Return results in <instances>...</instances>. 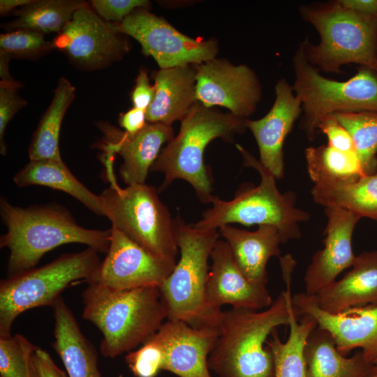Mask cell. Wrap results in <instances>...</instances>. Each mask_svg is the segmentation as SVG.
I'll return each instance as SVG.
<instances>
[{"label": "cell", "instance_id": "43", "mask_svg": "<svg viewBox=\"0 0 377 377\" xmlns=\"http://www.w3.org/2000/svg\"><path fill=\"white\" fill-rule=\"evenodd\" d=\"M12 57L8 54L0 51V77L1 82L20 87L21 84L15 81L9 73V61Z\"/></svg>", "mask_w": 377, "mask_h": 377}, {"label": "cell", "instance_id": "33", "mask_svg": "<svg viewBox=\"0 0 377 377\" xmlns=\"http://www.w3.org/2000/svg\"><path fill=\"white\" fill-rule=\"evenodd\" d=\"M36 348L21 334L0 337V377H36L33 357Z\"/></svg>", "mask_w": 377, "mask_h": 377}, {"label": "cell", "instance_id": "14", "mask_svg": "<svg viewBox=\"0 0 377 377\" xmlns=\"http://www.w3.org/2000/svg\"><path fill=\"white\" fill-rule=\"evenodd\" d=\"M195 66L199 103L207 108L224 107L243 119L254 113L262 98V86L250 67L216 58Z\"/></svg>", "mask_w": 377, "mask_h": 377}, {"label": "cell", "instance_id": "2", "mask_svg": "<svg viewBox=\"0 0 377 377\" xmlns=\"http://www.w3.org/2000/svg\"><path fill=\"white\" fill-rule=\"evenodd\" d=\"M283 277L286 289L267 309L221 312L219 335L208 357L209 369L219 377H274L273 356L265 344L275 328L289 323L291 272Z\"/></svg>", "mask_w": 377, "mask_h": 377}, {"label": "cell", "instance_id": "9", "mask_svg": "<svg viewBox=\"0 0 377 377\" xmlns=\"http://www.w3.org/2000/svg\"><path fill=\"white\" fill-rule=\"evenodd\" d=\"M91 248L66 253L40 267L8 276L0 283V337L10 335L16 318L27 310L51 306L71 283L95 280L101 265Z\"/></svg>", "mask_w": 377, "mask_h": 377}, {"label": "cell", "instance_id": "39", "mask_svg": "<svg viewBox=\"0 0 377 377\" xmlns=\"http://www.w3.org/2000/svg\"><path fill=\"white\" fill-rule=\"evenodd\" d=\"M155 92V87L151 85L147 71L141 69L131 94L133 107L147 110L154 101Z\"/></svg>", "mask_w": 377, "mask_h": 377}, {"label": "cell", "instance_id": "23", "mask_svg": "<svg viewBox=\"0 0 377 377\" xmlns=\"http://www.w3.org/2000/svg\"><path fill=\"white\" fill-rule=\"evenodd\" d=\"M154 81L155 96L146 110L147 123L172 126L177 120L181 121L198 102L195 64L161 68Z\"/></svg>", "mask_w": 377, "mask_h": 377}, {"label": "cell", "instance_id": "1", "mask_svg": "<svg viewBox=\"0 0 377 377\" xmlns=\"http://www.w3.org/2000/svg\"><path fill=\"white\" fill-rule=\"evenodd\" d=\"M0 215L6 227L0 237V246L9 250L8 276L34 268L46 253L61 245L82 244L98 253L109 249L110 229L81 226L66 207L58 204L23 208L1 197Z\"/></svg>", "mask_w": 377, "mask_h": 377}, {"label": "cell", "instance_id": "8", "mask_svg": "<svg viewBox=\"0 0 377 377\" xmlns=\"http://www.w3.org/2000/svg\"><path fill=\"white\" fill-rule=\"evenodd\" d=\"M292 85L302 105L300 127L309 140L317 135L320 121L338 112H377V73L360 66L344 81L327 78L306 59L300 43L292 58Z\"/></svg>", "mask_w": 377, "mask_h": 377}, {"label": "cell", "instance_id": "7", "mask_svg": "<svg viewBox=\"0 0 377 377\" xmlns=\"http://www.w3.org/2000/svg\"><path fill=\"white\" fill-rule=\"evenodd\" d=\"M173 232L180 258L159 287L167 318L194 327L217 326L207 311L205 292L208 260L219 238V229L195 228L177 214L173 218Z\"/></svg>", "mask_w": 377, "mask_h": 377}, {"label": "cell", "instance_id": "13", "mask_svg": "<svg viewBox=\"0 0 377 377\" xmlns=\"http://www.w3.org/2000/svg\"><path fill=\"white\" fill-rule=\"evenodd\" d=\"M107 256L95 280L117 290L146 286L160 287L173 271V258L156 256L112 226Z\"/></svg>", "mask_w": 377, "mask_h": 377}, {"label": "cell", "instance_id": "11", "mask_svg": "<svg viewBox=\"0 0 377 377\" xmlns=\"http://www.w3.org/2000/svg\"><path fill=\"white\" fill-rule=\"evenodd\" d=\"M110 23L117 33L138 40L143 54L151 56L161 68L200 64L216 58L218 52L216 40L187 36L146 8L134 10L121 22Z\"/></svg>", "mask_w": 377, "mask_h": 377}, {"label": "cell", "instance_id": "35", "mask_svg": "<svg viewBox=\"0 0 377 377\" xmlns=\"http://www.w3.org/2000/svg\"><path fill=\"white\" fill-rule=\"evenodd\" d=\"M164 360L163 349L153 337L125 357L126 363L135 377H156L163 370Z\"/></svg>", "mask_w": 377, "mask_h": 377}, {"label": "cell", "instance_id": "4", "mask_svg": "<svg viewBox=\"0 0 377 377\" xmlns=\"http://www.w3.org/2000/svg\"><path fill=\"white\" fill-rule=\"evenodd\" d=\"M299 11L320 36L316 45L308 38L300 42L311 64L339 73L343 66L355 64L377 73V15L357 13L338 0L302 5Z\"/></svg>", "mask_w": 377, "mask_h": 377}, {"label": "cell", "instance_id": "18", "mask_svg": "<svg viewBox=\"0 0 377 377\" xmlns=\"http://www.w3.org/2000/svg\"><path fill=\"white\" fill-rule=\"evenodd\" d=\"M103 134V154L120 155L121 180L127 185L145 184L162 146L174 138L172 126L147 123L139 132L129 134L107 123H98Z\"/></svg>", "mask_w": 377, "mask_h": 377}, {"label": "cell", "instance_id": "15", "mask_svg": "<svg viewBox=\"0 0 377 377\" xmlns=\"http://www.w3.org/2000/svg\"><path fill=\"white\" fill-rule=\"evenodd\" d=\"M293 304L298 317H313L318 327L331 334L342 355L347 356L358 348L367 360L377 364V305L355 306L331 313L319 306L314 295L305 293L293 295Z\"/></svg>", "mask_w": 377, "mask_h": 377}, {"label": "cell", "instance_id": "16", "mask_svg": "<svg viewBox=\"0 0 377 377\" xmlns=\"http://www.w3.org/2000/svg\"><path fill=\"white\" fill-rule=\"evenodd\" d=\"M210 258L205 300L207 311L218 323L221 307L230 304L234 309L260 310L269 307L273 301L266 286L251 283L237 265L228 244L218 239Z\"/></svg>", "mask_w": 377, "mask_h": 377}, {"label": "cell", "instance_id": "42", "mask_svg": "<svg viewBox=\"0 0 377 377\" xmlns=\"http://www.w3.org/2000/svg\"><path fill=\"white\" fill-rule=\"evenodd\" d=\"M345 8L366 15H377V0H338Z\"/></svg>", "mask_w": 377, "mask_h": 377}, {"label": "cell", "instance_id": "45", "mask_svg": "<svg viewBox=\"0 0 377 377\" xmlns=\"http://www.w3.org/2000/svg\"><path fill=\"white\" fill-rule=\"evenodd\" d=\"M369 377H377V364H374V367Z\"/></svg>", "mask_w": 377, "mask_h": 377}, {"label": "cell", "instance_id": "3", "mask_svg": "<svg viewBox=\"0 0 377 377\" xmlns=\"http://www.w3.org/2000/svg\"><path fill=\"white\" fill-rule=\"evenodd\" d=\"M82 318L101 332V353L114 358L149 340L167 318L159 287L117 290L88 283Z\"/></svg>", "mask_w": 377, "mask_h": 377}, {"label": "cell", "instance_id": "19", "mask_svg": "<svg viewBox=\"0 0 377 377\" xmlns=\"http://www.w3.org/2000/svg\"><path fill=\"white\" fill-rule=\"evenodd\" d=\"M219 335L217 326L194 327L168 320L152 337L163 349V370L179 377H212L208 357Z\"/></svg>", "mask_w": 377, "mask_h": 377}, {"label": "cell", "instance_id": "10", "mask_svg": "<svg viewBox=\"0 0 377 377\" xmlns=\"http://www.w3.org/2000/svg\"><path fill=\"white\" fill-rule=\"evenodd\" d=\"M100 196L112 226L150 253L175 258L179 248L173 219L154 186L145 183L121 188L115 182Z\"/></svg>", "mask_w": 377, "mask_h": 377}, {"label": "cell", "instance_id": "28", "mask_svg": "<svg viewBox=\"0 0 377 377\" xmlns=\"http://www.w3.org/2000/svg\"><path fill=\"white\" fill-rule=\"evenodd\" d=\"M311 194L324 207H339L377 221V172L346 183L314 184Z\"/></svg>", "mask_w": 377, "mask_h": 377}, {"label": "cell", "instance_id": "31", "mask_svg": "<svg viewBox=\"0 0 377 377\" xmlns=\"http://www.w3.org/2000/svg\"><path fill=\"white\" fill-rule=\"evenodd\" d=\"M87 3L78 0H33L15 12L8 29H28L43 34L61 33L75 13Z\"/></svg>", "mask_w": 377, "mask_h": 377}, {"label": "cell", "instance_id": "37", "mask_svg": "<svg viewBox=\"0 0 377 377\" xmlns=\"http://www.w3.org/2000/svg\"><path fill=\"white\" fill-rule=\"evenodd\" d=\"M96 13L107 22L119 23L138 8L148 9L147 0H92L90 1Z\"/></svg>", "mask_w": 377, "mask_h": 377}, {"label": "cell", "instance_id": "34", "mask_svg": "<svg viewBox=\"0 0 377 377\" xmlns=\"http://www.w3.org/2000/svg\"><path fill=\"white\" fill-rule=\"evenodd\" d=\"M43 34L17 29L0 36V51L11 57L33 58L47 53L54 47L53 42L46 40Z\"/></svg>", "mask_w": 377, "mask_h": 377}, {"label": "cell", "instance_id": "29", "mask_svg": "<svg viewBox=\"0 0 377 377\" xmlns=\"http://www.w3.org/2000/svg\"><path fill=\"white\" fill-rule=\"evenodd\" d=\"M75 97V87L66 78L60 77L52 101L33 134L28 149L30 161H63L59 145L60 129Z\"/></svg>", "mask_w": 377, "mask_h": 377}, {"label": "cell", "instance_id": "44", "mask_svg": "<svg viewBox=\"0 0 377 377\" xmlns=\"http://www.w3.org/2000/svg\"><path fill=\"white\" fill-rule=\"evenodd\" d=\"M33 0H1L0 1V15L3 16L16 8L23 7Z\"/></svg>", "mask_w": 377, "mask_h": 377}, {"label": "cell", "instance_id": "24", "mask_svg": "<svg viewBox=\"0 0 377 377\" xmlns=\"http://www.w3.org/2000/svg\"><path fill=\"white\" fill-rule=\"evenodd\" d=\"M54 318L52 348L69 377H102L94 346L85 337L62 297L52 306Z\"/></svg>", "mask_w": 377, "mask_h": 377}, {"label": "cell", "instance_id": "17", "mask_svg": "<svg viewBox=\"0 0 377 377\" xmlns=\"http://www.w3.org/2000/svg\"><path fill=\"white\" fill-rule=\"evenodd\" d=\"M327 224L323 249L313 256L304 276L305 293L316 295L330 285L344 269L352 267L356 256L353 250V235L361 219L349 211L325 207Z\"/></svg>", "mask_w": 377, "mask_h": 377}, {"label": "cell", "instance_id": "26", "mask_svg": "<svg viewBox=\"0 0 377 377\" xmlns=\"http://www.w3.org/2000/svg\"><path fill=\"white\" fill-rule=\"evenodd\" d=\"M13 181L20 187L38 185L63 191L96 215L105 216L100 195L80 182L63 161H30L15 174Z\"/></svg>", "mask_w": 377, "mask_h": 377}, {"label": "cell", "instance_id": "41", "mask_svg": "<svg viewBox=\"0 0 377 377\" xmlns=\"http://www.w3.org/2000/svg\"><path fill=\"white\" fill-rule=\"evenodd\" d=\"M119 123L124 131L135 134L147 124L146 110L133 107L120 117Z\"/></svg>", "mask_w": 377, "mask_h": 377}, {"label": "cell", "instance_id": "6", "mask_svg": "<svg viewBox=\"0 0 377 377\" xmlns=\"http://www.w3.org/2000/svg\"><path fill=\"white\" fill-rule=\"evenodd\" d=\"M236 146L244 165L259 173L260 184L240 188L230 200L214 195L210 201L212 207L205 210L202 219L192 225L206 229H219L232 223L246 226L269 225L277 228L283 243L300 238V224L307 221L310 214L295 206V193H281L271 172L242 146Z\"/></svg>", "mask_w": 377, "mask_h": 377}, {"label": "cell", "instance_id": "5", "mask_svg": "<svg viewBox=\"0 0 377 377\" xmlns=\"http://www.w3.org/2000/svg\"><path fill=\"white\" fill-rule=\"evenodd\" d=\"M246 119L207 108L198 102L181 121L179 131L162 149L151 171L161 172L164 189L175 179L194 188L199 200L210 202L214 196L212 178L204 161L207 146L214 139L232 141L247 129Z\"/></svg>", "mask_w": 377, "mask_h": 377}, {"label": "cell", "instance_id": "27", "mask_svg": "<svg viewBox=\"0 0 377 377\" xmlns=\"http://www.w3.org/2000/svg\"><path fill=\"white\" fill-rule=\"evenodd\" d=\"M289 335L285 342L279 337L277 328L266 341L274 364V377H307L304 348L311 332L317 327L315 319L309 315L297 317L293 298L290 302Z\"/></svg>", "mask_w": 377, "mask_h": 377}, {"label": "cell", "instance_id": "30", "mask_svg": "<svg viewBox=\"0 0 377 377\" xmlns=\"http://www.w3.org/2000/svg\"><path fill=\"white\" fill-rule=\"evenodd\" d=\"M304 156L314 184L346 183L367 175L355 151H342L327 144L307 147Z\"/></svg>", "mask_w": 377, "mask_h": 377}, {"label": "cell", "instance_id": "36", "mask_svg": "<svg viewBox=\"0 0 377 377\" xmlns=\"http://www.w3.org/2000/svg\"><path fill=\"white\" fill-rule=\"evenodd\" d=\"M19 87L0 82V152L7 153L4 141L6 128L10 121L27 102L17 92Z\"/></svg>", "mask_w": 377, "mask_h": 377}, {"label": "cell", "instance_id": "20", "mask_svg": "<svg viewBox=\"0 0 377 377\" xmlns=\"http://www.w3.org/2000/svg\"><path fill=\"white\" fill-rule=\"evenodd\" d=\"M302 113L300 99L287 80L279 79L275 85V100L269 111L256 120L246 123L257 142L260 163L275 178L284 175L283 145L295 121Z\"/></svg>", "mask_w": 377, "mask_h": 377}, {"label": "cell", "instance_id": "32", "mask_svg": "<svg viewBox=\"0 0 377 377\" xmlns=\"http://www.w3.org/2000/svg\"><path fill=\"white\" fill-rule=\"evenodd\" d=\"M352 138L356 154L367 175L377 171V112L334 114Z\"/></svg>", "mask_w": 377, "mask_h": 377}, {"label": "cell", "instance_id": "21", "mask_svg": "<svg viewBox=\"0 0 377 377\" xmlns=\"http://www.w3.org/2000/svg\"><path fill=\"white\" fill-rule=\"evenodd\" d=\"M313 295L319 306L331 313L377 305V249L356 256L348 272Z\"/></svg>", "mask_w": 377, "mask_h": 377}, {"label": "cell", "instance_id": "25", "mask_svg": "<svg viewBox=\"0 0 377 377\" xmlns=\"http://www.w3.org/2000/svg\"><path fill=\"white\" fill-rule=\"evenodd\" d=\"M304 357L307 377H369L374 367L360 350L349 357L342 355L331 334L318 326L307 338Z\"/></svg>", "mask_w": 377, "mask_h": 377}, {"label": "cell", "instance_id": "40", "mask_svg": "<svg viewBox=\"0 0 377 377\" xmlns=\"http://www.w3.org/2000/svg\"><path fill=\"white\" fill-rule=\"evenodd\" d=\"M33 363L36 377H67L57 366L50 355L38 347L34 352Z\"/></svg>", "mask_w": 377, "mask_h": 377}, {"label": "cell", "instance_id": "12", "mask_svg": "<svg viewBox=\"0 0 377 377\" xmlns=\"http://www.w3.org/2000/svg\"><path fill=\"white\" fill-rule=\"evenodd\" d=\"M87 3L53 41L76 66L87 70L104 68L129 50L126 40Z\"/></svg>", "mask_w": 377, "mask_h": 377}, {"label": "cell", "instance_id": "22", "mask_svg": "<svg viewBox=\"0 0 377 377\" xmlns=\"http://www.w3.org/2000/svg\"><path fill=\"white\" fill-rule=\"evenodd\" d=\"M219 231L245 277L255 285L265 286L269 259L281 257L279 245L283 242L277 228L261 225L256 230L249 231L226 225L219 228Z\"/></svg>", "mask_w": 377, "mask_h": 377}, {"label": "cell", "instance_id": "38", "mask_svg": "<svg viewBox=\"0 0 377 377\" xmlns=\"http://www.w3.org/2000/svg\"><path fill=\"white\" fill-rule=\"evenodd\" d=\"M318 131L327 136V145L330 147L346 152L355 151L351 136L334 114L325 117L320 121Z\"/></svg>", "mask_w": 377, "mask_h": 377}]
</instances>
